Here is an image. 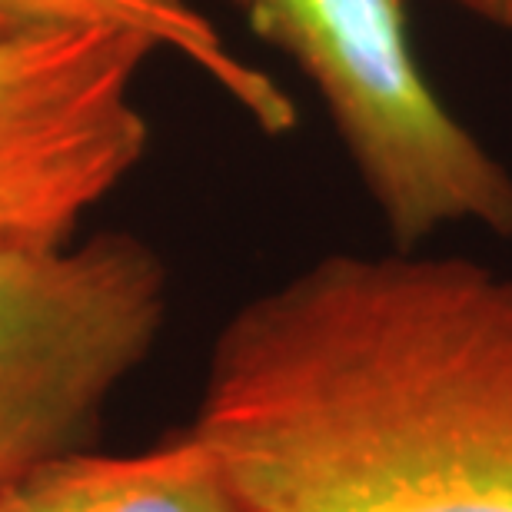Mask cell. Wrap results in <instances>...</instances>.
<instances>
[{"label":"cell","instance_id":"ba28073f","mask_svg":"<svg viewBox=\"0 0 512 512\" xmlns=\"http://www.w3.org/2000/svg\"><path fill=\"white\" fill-rule=\"evenodd\" d=\"M0 512H17V506H14V496H10V493L0 496Z\"/></svg>","mask_w":512,"mask_h":512},{"label":"cell","instance_id":"3957f363","mask_svg":"<svg viewBox=\"0 0 512 512\" xmlns=\"http://www.w3.org/2000/svg\"><path fill=\"white\" fill-rule=\"evenodd\" d=\"M167 266L133 233L0 243V496L77 453L167 320Z\"/></svg>","mask_w":512,"mask_h":512},{"label":"cell","instance_id":"8992f818","mask_svg":"<svg viewBox=\"0 0 512 512\" xmlns=\"http://www.w3.org/2000/svg\"><path fill=\"white\" fill-rule=\"evenodd\" d=\"M50 27H124L197 67L270 137L296 127V107L276 80L233 54L193 0H0V37Z\"/></svg>","mask_w":512,"mask_h":512},{"label":"cell","instance_id":"52a82bcc","mask_svg":"<svg viewBox=\"0 0 512 512\" xmlns=\"http://www.w3.org/2000/svg\"><path fill=\"white\" fill-rule=\"evenodd\" d=\"M459 10H466L469 17L483 20V24L512 30V0H446Z\"/></svg>","mask_w":512,"mask_h":512},{"label":"cell","instance_id":"6da1fadb","mask_svg":"<svg viewBox=\"0 0 512 512\" xmlns=\"http://www.w3.org/2000/svg\"><path fill=\"white\" fill-rule=\"evenodd\" d=\"M190 429L250 512H512V276L323 256L223 323Z\"/></svg>","mask_w":512,"mask_h":512},{"label":"cell","instance_id":"5b68a950","mask_svg":"<svg viewBox=\"0 0 512 512\" xmlns=\"http://www.w3.org/2000/svg\"><path fill=\"white\" fill-rule=\"evenodd\" d=\"M17 512H250L217 453L193 433L167 436L143 453H67L30 473Z\"/></svg>","mask_w":512,"mask_h":512},{"label":"cell","instance_id":"277c9868","mask_svg":"<svg viewBox=\"0 0 512 512\" xmlns=\"http://www.w3.org/2000/svg\"><path fill=\"white\" fill-rule=\"evenodd\" d=\"M157 54L124 27L0 37V243H67L147 153L137 104Z\"/></svg>","mask_w":512,"mask_h":512},{"label":"cell","instance_id":"7a4b0ae2","mask_svg":"<svg viewBox=\"0 0 512 512\" xmlns=\"http://www.w3.org/2000/svg\"><path fill=\"white\" fill-rule=\"evenodd\" d=\"M306 77L396 250L473 223L512 237V173L419 67L403 0H230Z\"/></svg>","mask_w":512,"mask_h":512}]
</instances>
